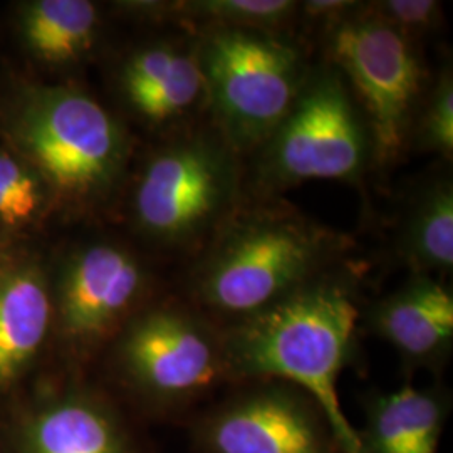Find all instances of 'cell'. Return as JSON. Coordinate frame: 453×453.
Returning <instances> with one entry per match:
<instances>
[{"label":"cell","instance_id":"11","mask_svg":"<svg viewBox=\"0 0 453 453\" xmlns=\"http://www.w3.org/2000/svg\"><path fill=\"white\" fill-rule=\"evenodd\" d=\"M116 84L127 110L150 130L170 136L207 118V86L194 33L131 50Z\"/></svg>","mask_w":453,"mask_h":453},{"label":"cell","instance_id":"12","mask_svg":"<svg viewBox=\"0 0 453 453\" xmlns=\"http://www.w3.org/2000/svg\"><path fill=\"white\" fill-rule=\"evenodd\" d=\"M370 326L406 368L435 372L453 348V294L443 279L411 274L370 309Z\"/></svg>","mask_w":453,"mask_h":453},{"label":"cell","instance_id":"10","mask_svg":"<svg viewBox=\"0 0 453 453\" xmlns=\"http://www.w3.org/2000/svg\"><path fill=\"white\" fill-rule=\"evenodd\" d=\"M150 284L143 260L123 243L78 247L61 269L54 312L61 333L80 348L113 336L142 309Z\"/></svg>","mask_w":453,"mask_h":453},{"label":"cell","instance_id":"8","mask_svg":"<svg viewBox=\"0 0 453 453\" xmlns=\"http://www.w3.org/2000/svg\"><path fill=\"white\" fill-rule=\"evenodd\" d=\"M116 365L131 388L168 408L228 381L220 326L188 303L140 309L118 333Z\"/></svg>","mask_w":453,"mask_h":453},{"label":"cell","instance_id":"19","mask_svg":"<svg viewBox=\"0 0 453 453\" xmlns=\"http://www.w3.org/2000/svg\"><path fill=\"white\" fill-rule=\"evenodd\" d=\"M44 181L7 146L0 148V230L19 232L37 224L50 209Z\"/></svg>","mask_w":453,"mask_h":453},{"label":"cell","instance_id":"9","mask_svg":"<svg viewBox=\"0 0 453 453\" xmlns=\"http://www.w3.org/2000/svg\"><path fill=\"white\" fill-rule=\"evenodd\" d=\"M194 430L202 453H341L316 402L282 381H249Z\"/></svg>","mask_w":453,"mask_h":453},{"label":"cell","instance_id":"7","mask_svg":"<svg viewBox=\"0 0 453 453\" xmlns=\"http://www.w3.org/2000/svg\"><path fill=\"white\" fill-rule=\"evenodd\" d=\"M326 61L349 84L366 118L372 168L398 162L430 82L420 46L370 16L365 2L323 37Z\"/></svg>","mask_w":453,"mask_h":453},{"label":"cell","instance_id":"3","mask_svg":"<svg viewBox=\"0 0 453 453\" xmlns=\"http://www.w3.org/2000/svg\"><path fill=\"white\" fill-rule=\"evenodd\" d=\"M0 133L44 181L52 203L71 211L106 203L130 165L128 130L76 86H17L2 104Z\"/></svg>","mask_w":453,"mask_h":453},{"label":"cell","instance_id":"5","mask_svg":"<svg viewBox=\"0 0 453 453\" xmlns=\"http://www.w3.org/2000/svg\"><path fill=\"white\" fill-rule=\"evenodd\" d=\"M247 160L245 198H277L312 180H363L372 168V134L334 65L311 67L289 113Z\"/></svg>","mask_w":453,"mask_h":453},{"label":"cell","instance_id":"14","mask_svg":"<svg viewBox=\"0 0 453 453\" xmlns=\"http://www.w3.org/2000/svg\"><path fill=\"white\" fill-rule=\"evenodd\" d=\"M450 398L438 387L402 388L378 393L366 408L359 432L363 453H437Z\"/></svg>","mask_w":453,"mask_h":453},{"label":"cell","instance_id":"21","mask_svg":"<svg viewBox=\"0 0 453 453\" xmlns=\"http://www.w3.org/2000/svg\"><path fill=\"white\" fill-rule=\"evenodd\" d=\"M365 11L389 29L420 46L443 27V4L437 0H372Z\"/></svg>","mask_w":453,"mask_h":453},{"label":"cell","instance_id":"17","mask_svg":"<svg viewBox=\"0 0 453 453\" xmlns=\"http://www.w3.org/2000/svg\"><path fill=\"white\" fill-rule=\"evenodd\" d=\"M396 252L411 274L443 279L453 269V183L450 175L426 180L400 220Z\"/></svg>","mask_w":453,"mask_h":453},{"label":"cell","instance_id":"13","mask_svg":"<svg viewBox=\"0 0 453 453\" xmlns=\"http://www.w3.org/2000/svg\"><path fill=\"white\" fill-rule=\"evenodd\" d=\"M54 296L31 259H0V391L29 370L48 338Z\"/></svg>","mask_w":453,"mask_h":453},{"label":"cell","instance_id":"20","mask_svg":"<svg viewBox=\"0 0 453 453\" xmlns=\"http://www.w3.org/2000/svg\"><path fill=\"white\" fill-rule=\"evenodd\" d=\"M410 148L438 155L443 160L453 157V71L450 63L438 69L421 97L410 134Z\"/></svg>","mask_w":453,"mask_h":453},{"label":"cell","instance_id":"16","mask_svg":"<svg viewBox=\"0 0 453 453\" xmlns=\"http://www.w3.org/2000/svg\"><path fill=\"white\" fill-rule=\"evenodd\" d=\"M123 11L145 20L175 22L188 33L205 29H242L291 34L297 26L296 0H170L125 2Z\"/></svg>","mask_w":453,"mask_h":453},{"label":"cell","instance_id":"4","mask_svg":"<svg viewBox=\"0 0 453 453\" xmlns=\"http://www.w3.org/2000/svg\"><path fill=\"white\" fill-rule=\"evenodd\" d=\"M245 200V163L211 123L170 134L131 190V219L148 242L195 256Z\"/></svg>","mask_w":453,"mask_h":453},{"label":"cell","instance_id":"2","mask_svg":"<svg viewBox=\"0 0 453 453\" xmlns=\"http://www.w3.org/2000/svg\"><path fill=\"white\" fill-rule=\"evenodd\" d=\"M353 245L284 200L245 198L192 256L187 303L219 326L239 321L341 265Z\"/></svg>","mask_w":453,"mask_h":453},{"label":"cell","instance_id":"1","mask_svg":"<svg viewBox=\"0 0 453 453\" xmlns=\"http://www.w3.org/2000/svg\"><path fill=\"white\" fill-rule=\"evenodd\" d=\"M357 275L342 262L269 308L220 326L228 381L273 380L304 391L321 408L341 453H363L338 391L361 316Z\"/></svg>","mask_w":453,"mask_h":453},{"label":"cell","instance_id":"15","mask_svg":"<svg viewBox=\"0 0 453 453\" xmlns=\"http://www.w3.org/2000/svg\"><path fill=\"white\" fill-rule=\"evenodd\" d=\"M24 453H133L113 410L88 393H69L35 411L22 430Z\"/></svg>","mask_w":453,"mask_h":453},{"label":"cell","instance_id":"18","mask_svg":"<svg viewBox=\"0 0 453 453\" xmlns=\"http://www.w3.org/2000/svg\"><path fill=\"white\" fill-rule=\"evenodd\" d=\"M19 24L34 58L61 67L80 63L95 48L101 16L88 0H35L22 7Z\"/></svg>","mask_w":453,"mask_h":453},{"label":"cell","instance_id":"22","mask_svg":"<svg viewBox=\"0 0 453 453\" xmlns=\"http://www.w3.org/2000/svg\"><path fill=\"white\" fill-rule=\"evenodd\" d=\"M359 2L349 0H306L299 2L297 26H303L308 33L319 34L323 39L344 19L351 16Z\"/></svg>","mask_w":453,"mask_h":453},{"label":"cell","instance_id":"6","mask_svg":"<svg viewBox=\"0 0 453 453\" xmlns=\"http://www.w3.org/2000/svg\"><path fill=\"white\" fill-rule=\"evenodd\" d=\"M194 34L207 86V121L245 163L299 96L312 67L306 49L288 34Z\"/></svg>","mask_w":453,"mask_h":453}]
</instances>
